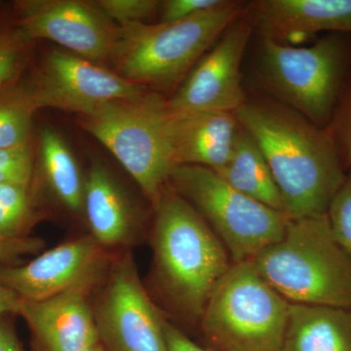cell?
I'll return each instance as SVG.
<instances>
[{"label": "cell", "mask_w": 351, "mask_h": 351, "mask_svg": "<svg viewBox=\"0 0 351 351\" xmlns=\"http://www.w3.org/2000/svg\"><path fill=\"white\" fill-rule=\"evenodd\" d=\"M235 117L269 164L287 218L326 215L346 174L330 131L276 101L247 99Z\"/></svg>", "instance_id": "obj_1"}, {"label": "cell", "mask_w": 351, "mask_h": 351, "mask_svg": "<svg viewBox=\"0 0 351 351\" xmlns=\"http://www.w3.org/2000/svg\"><path fill=\"white\" fill-rule=\"evenodd\" d=\"M156 211L152 245L157 283L178 313L200 320L210 295L232 267L230 254L174 189H164Z\"/></svg>", "instance_id": "obj_2"}, {"label": "cell", "mask_w": 351, "mask_h": 351, "mask_svg": "<svg viewBox=\"0 0 351 351\" xmlns=\"http://www.w3.org/2000/svg\"><path fill=\"white\" fill-rule=\"evenodd\" d=\"M250 262L290 304L351 309V255L327 214L289 219L282 239Z\"/></svg>", "instance_id": "obj_3"}, {"label": "cell", "mask_w": 351, "mask_h": 351, "mask_svg": "<svg viewBox=\"0 0 351 351\" xmlns=\"http://www.w3.org/2000/svg\"><path fill=\"white\" fill-rule=\"evenodd\" d=\"M245 9L243 2L223 0L218 6L179 22L120 25L110 55L117 75L141 85L176 84Z\"/></svg>", "instance_id": "obj_4"}, {"label": "cell", "mask_w": 351, "mask_h": 351, "mask_svg": "<svg viewBox=\"0 0 351 351\" xmlns=\"http://www.w3.org/2000/svg\"><path fill=\"white\" fill-rule=\"evenodd\" d=\"M346 34H328L307 47L262 38L258 71L276 101L328 129L351 66Z\"/></svg>", "instance_id": "obj_5"}, {"label": "cell", "mask_w": 351, "mask_h": 351, "mask_svg": "<svg viewBox=\"0 0 351 351\" xmlns=\"http://www.w3.org/2000/svg\"><path fill=\"white\" fill-rule=\"evenodd\" d=\"M289 309L250 261L232 263L208 300L201 327L213 351H280Z\"/></svg>", "instance_id": "obj_6"}, {"label": "cell", "mask_w": 351, "mask_h": 351, "mask_svg": "<svg viewBox=\"0 0 351 351\" xmlns=\"http://www.w3.org/2000/svg\"><path fill=\"white\" fill-rule=\"evenodd\" d=\"M167 110L163 97L145 92L106 104L82 119L84 130L112 152L154 208L175 168L166 136Z\"/></svg>", "instance_id": "obj_7"}, {"label": "cell", "mask_w": 351, "mask_h": 351, "mask_svg": "<svg viewBox=\"0 0 351 351\" xmlns=\"http://www.w3.org/2000/svg\"><path fill=\"white\" fill-rule=\"evenodd\" d=\"M169 182L218 235L233 263L251 261L285 233V214L237 191L216 171L177 166Z\"/></svg>", "instance_id": "obj_8"}, {"label": "cell", "mask_w": 351, "mask_h": 351, "mask_svg": "<svg viewBox=\"0 0 351 351\" xmlns=\"http://www.w3.org/2000/svg\"><path fill=\"white\" fill-rule=\"evenodd\" d=\"M93 313L108 351H167L165 320L141 282L130 252L112 263Z\"/></svg>", "instance_id": "obj_9"}, {"label": "cell", "mask_w": 351, "mask_h": 351, "mask_svg": "<svg viewBox=\"0 0 351 351\" xmlns=\"http://www.w3.org/2000/svg\"><path fill=\"white\" fill-rule=\"evenodd\" d=\"M253 29L245 9L191 69L168 107L175 112H237L247 100L240 66Z\"/></svg>", "instance_id": "obj_10"}, {"label": "cell", "mask_w": 351, "mask_h": 351, "mask_svg": "<svg viewBox=\"0 0 351 351\" xmlns=\"http://www.w3.org/2000/svg\"><path fill=\"white\" fill-rule=\"evenodd\" d=\"M145 93L143 85L96 66L73 53L48 55L36 90L34 108H54L86 115L108 103L134 100Z\"/></svg>", "instance_id": "obj_11"}, {"label": "cell", "mask_w": 351, "mask_h": 351, "mask_svg": "<svg viewBox=\"0 0 351 351\" xmlns=\"http://www.w3.org/2000/svg\"><path fill=\"white\" fill-rule=\"evenodd\" d=\"M106 265L105 250L90 235L44 252L27 265H0V284L25 301H43L94 284Z\"/></svg>", "instance_id": "obj_12"}, {"label": "cell", "mask_w": 351, "mask_h": 351, "mask_svg": "<svg viewBox=\"0 0 351 351\" xmlns=\"http://www.w3.org/2000/svg\"><path fill=\"white\" fill-rule=\"evenodd\" d=\"M19 38L48 39L88 61L110 57L115 29L85 2L32 0L20 4Z\"/></svg>", "instance_id": "obj_13"}, {"label": "cell", "mask_w": 351, "mask_h": 351, "mask_svg": "<svg viewBox=\"0 0 351 351\" xmlns=\"http://www.w3.org/2000/svg\"><path fill=\"white\" fill-rule=\"evenodd\" d=\"M82 284L43 301L21 299L17 313L31 330L39 351H80L99 343L93 308Z\"/></svg>", "instance_id": "obj_14"}, {"label": "cell", "mask_w": 351, "mask_h": 351, "mask_svg": "<svg viewBox=\"0 0 351 351\" xmlns=\"http://www.w3.org/2000/svg\"><path fill=\"white\" fill-rule=\"evenodd\" d=\"M246 15L262 38L288 45L319 32L351 34V0H258Z\"/></svg>", "instance_id": "obj_15"}, {"label": "cell", "mask_w": 351, "mask_h": 351, "mask_svg": "<svg viewBox=\"0 0 351 351\" xmlns=\"http://www.w3.org/2000/svg\"><path fill=\"white\" fill-rule=\"evenodd\" d=\"M239 128L235 113L175 112L168 107L166 136L175 167L221 169L230 158Z\"/></svg>", "instance_id": "obj_16"}, {"label": "cell", "mask_w": 351, "mask_h": 351, "mask_svg": "<svg viewBox=\"0 0 351 351\" xmlns=\"http://www.w3.org/2000/svg\"><path fill=\"white\" fill-rule=\"evenodd\" d=\"M83 209L93 237L103 248L123 246L135 239L138 221L119 184L95 163L84 184Z\"/></svg>", "instance_id": "obj_17"}, {"label": "cell", "mask_w": 351, "mask_h": 351, "mask_svg": "<svg viewBox=\"0 0 351 351\" xmlns=\"http://www.w3.org/2000/svg\"><path fill=\"white\" fill-rule=\"evenodd\" d=\"M280 351H351V309L290 304Z\"/></svg>", "instance_id": "obj_18"}, {"label": "cell", "mask_w": 351, "mask_h": 351, "mask_svg": "<svg viewBox=\"0 0 351 351\" xmlns=\"http://www.w3.org/2000/svg\"><path fill=\"white\" fill-rule=\"evenodd\" d=\"M216 172L237 191L284 213L282 197L269 164L255 141L241 127L228 162Z\"/></svg>", "instance_id": "obj_19"}, {"label": "cell", "mask_w": 351, "mask_h": 351, "mask_svg": "<svg viewBox=\"0 0 351 351\" xmlns=\"http://www.w3.org/2000/svg\"><path fill=\"white\" fill-rule=\"evenodd\" d=\"M41 156L49 186L64 206L73 212L83 209V189L80 168L68 145L56 132L41 133Z\"/></svg>", "instance_id": "obj_20"}, {"label": "cell", "mask_w": 351, "mask_h": 351, "mask_svg": "<svg viewBox=\"0 0 351 351\" xmlns=\"http://www.w3.org/2000/svg\"><path fill=\"white\" fill-rule=\"evenodd\" d=\"M34 108L31 97L0 105V149H15L27 145Z\"/></svg>", "instance_id": "obj_21"}, {"label": "cell", "mask_w": 351, "mask_h": 351, "mask_svg": "<svg viewBox=\"0 0 351 351\" xmlns=\"http://www.w3.org/2000/svg\"><path fill=\"white\" fill-rule=\"evenodd\" d=\"M29 215L27 186L0 184V234L7 237H24L23 230Z\"/></svg>", "instance_id": "obj_22"}, {"label": "cell", "mask_w": 351, "mask_h": 351, "mask_svg": "<svg viewBox=\"0 0 351 351\" xmlns=\"http://www.w3.org/2000/svg\"><path fill=\"white\" fill-rule=\"evenodd\" d=\"M328 130L334 138L346 171L351 169V73L335 110Z\"/></svg>", "instance_id": "obj_23"}, {"label": "cell", "mask_w": 351, "mask_h": 351, "mask_svg": "<svg viewBox=\"0 0 351 351\" xmlns=\"http://www.w3.org/2000/svg\"><path fill=\"white\" fill-rule=\"evenodd\" d=\"M335 237L351 255V169L346 171L343 184L327 211Z\"/></svg>", "instance_id": "obj_24"}, {"label": "cell", "mask_w": 351, "mask_h": 351, "mask_svg": "<svg viewBox=\"0 0 351 351\" xmlns=\"http://www.w3.org/2000/svg\"><path fill=\"white\" fill-rule=\"evenodd\" d=\"M160 2L156 0H99L96 3L106 15L121 25L149 24L147 21L159 13Z\"/></svg>", "instance_id": "obj_25"}, {"label": "cell", "mask_w": 351, "mask_h": 351, "mask_svg": "<svg viewBox=\"0 0 351 351\" xmlns=\"http://www.w3.org/2000/svg\"><path fill=\"white\" fill-rule=\"evenodd\" d=\"M32 172L29 145L15 149H0V184L27 186Z\"/></svg>", "instance_id": "obj_26"}, {"label": "cell", "mask_w": 351, "mask_h": 351, "mask_svg": "<svg viewBox=\"0 0 351 351\" xmlns=\"http://www.w3.org/2000/svg\"><path fill=\"white\" fill-rule=\"evenodd\" d=\"M223 0H166L160 2L158 23L179 22L221 4Z\"/></svg>", "instance_id": "obj_27"}, {"label": "cell", "mask_w": 351, "mask_h": 351, "mask_svg": "<svg viewBox=\"0 0 351 351\" xmlns=\"http://www.w3.org/2000/svg\"><path fill=\"white\" fill-rule=\"evenodd\" d=\"M43 240L27 237H6L0 234V263L13 265L22 256L38 253L43 248Z\"/></svg>", "instance_id": "obj_28"}, {"label": "cell", "mask_w": 351, "mask_h": 351, "mask_svg": "<svg viewBox=\"0 0 351 351\" xmlns=\"http://www.w3.org/2000/svg\"><path fill=\"white\" fill-rule=\"evenodd\" d=\"M20 40L19 38L0 34V86L17 71L21 59Z\"/></svg>", "instance_id": "obj_29"}, {"label": "cell", "mask_w": 351, "mask_h": 351, "mask_svg": "<svg viewBox=\"0 0 351 351\" xmlns=\"http://www.w3.org/2000/svg\"><path fill=\"white\" fill-rule=\"evenodd\" d=\"M164 332H165L166 343H167V351H213L205 350L196 345L167 321L164 323Z\"/></svg>", "instance_id": "obj_30"}, {"label": "cell", "mask_w": 351, "mask_h": 351, "mask_svg": "<svg viewBox=\"0 0 351 351\" xmlns=\"http://www.w3.org/2000/svg\"><path fill=\"white\" fill-rule=\"evenodd\" d=\"M0 351H24L12 328L0 320Z\"/></svg>", "instance_id": "obj_31"}, {"label": "cell", "mask_w": 351, "mask_h": 351, "mask_svg": "<svg viewBox=\"0 0 351 351\" xmlns=\"http://www.w3.org/2000/svg\"><path fill=\"white\" fill-rule=\"evenodd\" d=\"M21 299L13 291L0 284V315L4 313H17Z\"/></svg>", "instance_id": "obj_32"}, {"label": "cell", "mask_w": 351, "mask_h": 351, "mask_svg": "<svg viewBox=\"0 0 351 351\" xmlns=\"http://www.w3.org/2000/svg\"><path fill=\"white\" fill-rule=\"evenodd\" d=\"M80 351H108L107 348L103 346V343L101 341L99 343H94V345L88 346V348H83V350Z\"/></svg>", "instance_id": "obj_33"}]
</instances>
